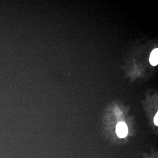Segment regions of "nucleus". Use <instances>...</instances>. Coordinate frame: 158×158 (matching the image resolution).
I'll return each mask as SVG.
<instances>
[{
    "label": "nucleus",
    "instance_id": "obj_2",
    "mask_svg": "<svg viewBox=\"0 0 158 158\" xmlns=\"http://www.w3.org/2000/svg\"><path fill=\"white\" fill-rule=\"evenodd\" d=\"M149 62L153 66L158 65V49L153 50L151 53L149 58Z\"/></svg>",
    "mask_w": 158,
    "mask_h": 158
},
{
    "label": "nucleus",
    "instance_id": "obj_3",
    "mask_svg": "<svg viewBox=\"0 0 158 158\" xmlns=\"http://www.w3.org/2000/svg\"><path fill=\"white\" fill-rule=\"evenodd\" d=\"M158 113H157L156 114L155 116L154 117V122L155 124L157 126H158Z\"/></svg>",
    "mask_w": 158,
    "mask_h": 158
},
{
    "label": "nucleus",
    "instance_id": "obj_1",
    "mask_svg": "<svg viewBox=\"0 0 158 158\" xmlns=\"http://www.w3.org/2000/svg\"><path fill=\"white\" fill-rule=\"evenodd\" d=\"M116 133L119 138H125L128 134V127L126 124L122 122L118 123L116 126Z\"/></svg>",
    "mask_w": 158,
    "mask_h": 158
}]
</instances>
